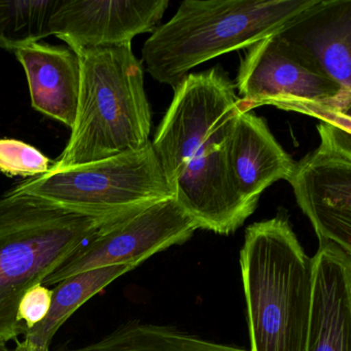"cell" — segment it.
Returning <instances> with one entry per match:
<instances>
[{
  "label": "cell",
  "instance_id": "cell-17",
  "mask_svg": "<svg viewBox=\"0 0 351 351\" xmlns=\"http://www.w3.org/2000/svg\"><path fill=\"white\" fill-rule=\"evenodd\" d=\"M59 0L0 1V48L17 52L50 36Z\"/></svg>",
  "mask_w": 351,
  "mask_h": 351
},
{
  "label": "cell",
  "instance_id": "cell-12",
  "mask_svg": "<svg viewBox=\"0 0 351 351\" xmlns=\"http://www.w3.org/2000/svg\"><path fill=\"white\" fill-rule=\"evenodd\" d=\"M313 262V295L305 351H350L351 254L319 243Z\"/></svg>",
  "mask_w": 351,
  "mask_h": 351
},
{
  "label": "cell",
  "instance_id": "cell-15",
  "mask_svg": "<svg viewBox=\"0 0 351 351\" xmlns=\"http://www.w3.org/2000/svg\"><path fill=\"white\" fill-rule=\"evenodd\" d=\"M131 265H116L73 275L57 283L48 315L34 328H26L24 339L9 351H50L53 337L63 324L92 297L119 277L133 270Z\"/></svg>",
  "mask_w": 351,
  "mask_h": 351
},
{
  "label": "cell",
  "instance_id": "cell-13",
  "mask_svg": "<svg viewBox=\"0 0 351 351\" xmlns=\"http://www.w3.org/2000/svg\"><path fill=\"white\" fill-rule=\"evenodd\" d=\"M226 149L238 192L256 207L267 188L278 180L289 182L295 171L297 162L279 145L266 120L252 112L238 110Z\"/></svg>",
  "mask_w": 351,
  "mask_h": 351
},
{
  "label": "cell",
  "instance_id": "cell-2",
  "mask_svg": "<svg viewBox=\"0 0 351 351\" xmlns=\"http://www.w3.org/2000/svg\"><path fill=\"white\" fill-rule=\"evenodd\" d=\"M250 350L305 351L313 262L285 215L245 230L240 250Z\"/></svg>",
  "mask_w": 351,
  "mask_h": 351
},
{
  "label": "cell",
  "instance_id": "cell-8",
  "mask_svg": "<svg viewBox=\"0 0 351 351\" xmlns=\"http://www.w3.org/2000/svg\"><path fill=\"white\" fill-rule=\"evenodd\" d=\"M320 145L295 163L289 182L319 243L351 254V130L320 122Z\"/></svg>",
  "mask_w": 351,
  "mask_h": 351
},
{
  "label": "cell",
  "instance_id": "cell-7",
  "mask_svg": "<svg viewBox=\"0 0 351 351\" xmlns=\"http://www.w3.org/2000/svg\"><path fill=\"white\" fill-rule=\"evenodd\" d=\"M235 87L241 112L272 106L351 130V94L308 64L276 34L248 47Z\"/></svg>",
  "mask_w": 351,
  "mask_h": 351
},
{
  "label": "cell",
  "instance_id": "cell-20",
  "mask_svg": "<svg viewBox=\"0 0 351 351\" xmlns=\"http://www.w3.org/2000/svg\"><path fill=\"white\" fill-rule=\"evenodd\" d=\"M0 351H9V348L5 344H0Z\"/></svg>",
  "mask_w": 351,
  "mask_h": 351
},
{
  "label": "cell",
  "instance_id": "cell-11",
  "mask_svg": "<svg viewBox=\"0 0 351 351\" xmlns=\"http://www.w3.org/2000/svg\"><path fill=\"white\" fill-rule=\"evenodd\" d=\"M276 36L318 73L351 94V0H315Z\"/></svg>",
  "mask_w": 351,
  "mask_h": 351
},
{
  "label": "cell",
  "instance_id": "cell-19",
  "mask_svg": "<svg viewBox=\"0 0 351 351\" xmlns=\"http://www.w3.org/2000/svg\"><path fill=\"white\" fill-rule=\"evenodd\" d=\"M53 291L40 285L30 287L20 301L18 320L25 324L26 328H34L48 315L52 305Z\"/></svg>",
  "mask_w": 351,
  "mask_h": 351
},
{
  "label": "cell",
  "instance_id": "cell-9",
  "mask_svg": "<svg viewBox=\"0 0 351 351\" xmlns=\"http://www.w3.org/2000/svg\"><path fill=\"white\" fill-rule=\"evenodd\" d=\"M198 229V225L176 199L162 201L100 228L42 285H56L73 275L104 267H137L154 254L188 241Z\"/></svg>",
  "mask_w": 351,
  "mask_h": 351
},
{
  "label": "cell",
  "instance_id": "cell-14",
  "mask_svg": "<svg viewBox=\"0 0 351 351\" xmlns=\"http://www.w3.org/2000/svg\"><path fill=\"white\" fill-rule=\"evenodd\" d=\"M15 54L27 77L32 108L73 128L81 90L79 56L67 47L40 43Z\"/></svg>",
  "mask_w": 351,
  "mask_h": 351
},
{
  "label": "cell",
  "instance_id": "cell-18",
  "mask_svg": "<svg viewBox=\"0 0 351 351\" xmlns=\"http://www.w3.org/2000/svg\"><path fill=\"white\" fill-rule=\"evenodd\" d=\"M51 163L42 152L24 141L0 139V172L5 176L38 178L51 169Z\"/></svg>",
  "mask_w": 351,
  "mask_h": 351
},
{
  "label": "cell",
  "instance_id": "cell-1",
  "mask_svg": "<svg viewBox=\"0 0 351 351\" xmlns=\"http://www.w3.org/2000/svg\"><path fill=\"white\" fill-rule=\"evenodd\" d=\"M151 141L173 198L199 229L230 235L256 207L238 192L227 137L240 98L221 65L189 73Z\"/></svg>",
  "mask_w": 351,
  "mask_h": 351
},
{
  "label": "cell",
  "instance_id": "cell-6",
  "mask_svg": "<svg viewBox=\"0 0 351 351\" xmlns=\"http://www.w3.org/2000/svg\"><path fill=\"white\" fill-rule=\"evenodd\" d=\"M11 191L110 223L173 198L151 141L108 159L50 169Z\"/></svg>",
  "mask_w": 351,
  "mask_h": 351
},
{
  "label": "cell",
  "instance_id": "cell-10",
  "mask_svg": "<svg viewBox=\"0 0 351 351\" xmlns=\"http://www.w3.org/2000/svg\"><path fill=\"white\" fill-rule=\"evenodd\" d=\"M168 7V0H59L50 36L75 54L131 45L135 36L158 27Z\"/></svg>",
  "mask_w": 351,
  "mask_h": 351
},
{
  "label": "cell",
  "instance_id": "cell-3",
  "mask_svg": "<svg viewBox=\"0 0 351 351\" xmlns=\"http://www.w3.org/2000/svg\"><path fill=\"white\" fill-rule=\"evenodd\" d=\"M315 0H184L143 45L153 79L176 88L189 71L272 36Z\"/></svg>",
  "mask_w": 351,
  "mask_h": 351
},
{
  "label": "cell",
  "instance_id": "cell-5",
  "mask_svg": "<svg viewBox=\"0 0 351 351\" xmlns=\"http://www.w3.org/2000/svg\"><path fill=\"white\" fill-rule=\"evenodd\" d=\"M108 223L23 193L0 198V344L27 328L17 317L24 293Z\"/></svg>",
  "mask_w": 351,
  "mask_h": 351
},
{
  "label": "cell",
  "instance_id": "cell-16",
  "mask_svg": "<svg viewBox=\"0 0 351 351\" xmlns=\"http://www.w3.org/2000/svg\"><path fill=\"white\" fill-rule=\"evenodd\" d=\"M66 351H248L202 340L171 326L132 320L96 342Z\"/></svg>",
  "mask_w": 351,
  "mask_h": 351
},
{
  "label": "cell",
  "instance_id": "cell-4",
  "mask_svg": "<svg viewBox=\"0 0 351 351\" xmlns=\"http://www.w3.org/2000/svg\"><path fill=\"white\" fill-rule=\"evenodd\" d=\"M77 55L81 64L77 119L53 170L108 159L149 143L151 106L143 62L132 46L89 49Z\"/></svg>",
  "mask_w": 351,
  "mask_h": 351
}]
</instances>
